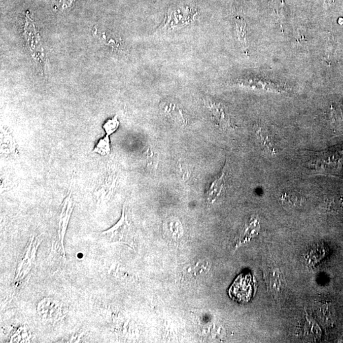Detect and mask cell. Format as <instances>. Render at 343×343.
<instances>
[{"label":"cell","mask_w":343,"mask_h":343,"mask_svg":"<svg viewBox=\"0 0 343 343\" xmlns=\"http://www.w3.org/2000/svg\"><path fill=\"white\" fill-rule=\"evenodd\" d=\"M42 239L39 236L33 235L29 240L27 245L24 250L23 257L17 265L13 281L12 293L17 292L27 284L31 276L34 274L36 266V254Z\"/></svg>","instance_id":"obj_1"},{"label":"cell","mask_w":343,"mask_h":343,"mask_svg":"<svg viewBox=\"0 0 343 343\" xmlns=\"http://www.w3.org/2000/svg\"><path fill=\"white\" fill-rule=\"evenodd\" d=\"M73 208L74 201L72 197V191H70L61 206L57 237L52 245V249L54 251L57 253L59 257L65 259H66L65 239Z\"/></svg>","instance_id":"obj_2"},{"label":"cell","mask_w":343,"mask_h":343,"mask_svg":"<svg viewBox=\"0 0 343 343\" xmlns=\"http://www.w3.org/2000/svg\"><path fill=\"white\" fill-rule=\"evenodd\" d=\"M103 236L111 243H122L134 248V241L133 230L130 224L125 206L119 221L109 230L103 232Z\"/></svg>","instance_id":"obj_3"},{"label":"cell","mask_w":343,"mask_h":343,"mask_svg":"<svg viewBox=\"0 0 343 343\" xmlns=\"http://www.w3.org/2000/svg\"><path fill=\"white\" fill-rule=\"evenodd\" d=\"M36 309L41 319L50 324H56L62 320L66 314L63 303L51 298H45L39 301Z\"/></svg>","instance_id":"obj_4"},{"label":"cell","mask_w":343,"mask_h":343,"mask_svg":"<svg viewBox=\"0 0 343 343\" xmlns=\"http://www.w3.org/2000/svg\"><path fill=\"white\" fill-rule=\"evenodd\" d=\"M228 175V164L226 163L223 171L212 182L206 193V202L208 205H214L223 197Z\"/></svg>","instance_id":"obj_5"},{"label":"cell","mask_w":343,"mask_h":343,"mask_svg":"<svg viewBox=\"0 0 343 343\" xmlns=\"http://www.w3.org/2000/svg\"><path fill=\"white\" fill-rule=\"evenodd\" d=\"M248 275L240 276L230 289V294L233 299L239 302H245L250 300L252 294V283Z\"/></svg>","instance_id":"obj_6"},{"label":"cell","mask_w":343,"mask_h":343,"mask_svg":"<svg viewBox=\"0 0 343 343\" xmlns=\"http://www.w3.org/2000/svg\"><path fill=\"white\" fill-rule=\"evenodd\" d=\"M116 176L115 171L111 167H108L104 179L96 189L94 195L99 202L108 201L115 187Z\"/></svg>","instance_id":"obj_7"},{"label":"cell","mask_w":343,"mask_h":343,"mask_svg":"<svg viewBox=\"0 0 343 343\" xmlns=\"http://www.w3.org/2000/svg\"><path fill=\"white\" fill-rule=\"evenodd\" d=\"M160 109L167 118L179 126L186 125L187 119L185 114L181 107L175 103L172 102H163L160 105Z\"/></svg>","instance_id":"obj_8"},{"label":"cell","mask_w":343,"mask_h":343,"mask_svg":"<svg viewBox=\"0 0 343 343\" xmlns=\"http://www.w3.org/2000/svg\"><path fill=\"white\" fill-rule=\"evenodd\" d=\"M206 105L209 110L211 116L215 124L222 127L230 126V119L221 105L211 101H207L206 103Z\"/></svg>","instance_id":"obj_9"},{"label":"cell","mask_w":343,"mask_h":343,"mask_svg":"<svg viewBox=\"0 0 343 343\" xmlns=\"http://www.w3.org/2000/svg\"><path fill=\"white\" fill-rule=\"evenodd\" d=\"M159 157L157 153L153 152L150 149L144 153L142 158L143 170L149 175L154 174L157 170Z\"/></svg>","instance_id":"obj_10"},{"label":"cell","mask_w":343,"mask_h":343,"mask_svg":"<svg viewBox=\"0 0 343 343\" xmlns=\"http://www.w3.org/2000/svg\"><path fill=\"white\" fill-rule=\"evenodd\" d=\"M1 135V151L6 155H18L16 142L7 129H3Z\"/></svg>","instance_id":"obj_11"},{"label":"cell","mask_w":343,"mask_h":343,"mask_svg":"<svg viewBox=\"0 0 343 343\" xmlns=\"http://www.w3.org/2000/svg\"><path fill=\"white\" fill-rule=\"evenodd\" d=\"M257 134L265 150L271 155H275L276 152L275 146L269 134L266 133L262 129L257 130Z\"/></svg>","instance_id":"obj_12"},{"label":"cell","mask_w":343,"mask_h":343,"mask_svg":"<svg viewBox=\"0 0 343 343\" xmlns=\"http://www.w3.org/2000/svg\"><path fill=\"white\" fill-rule=\"evenodd\" d=\"M109 136L105 134V137L99 140L95 148L94 149V153H98L101 156L109 155L110 151H111Z\"/></svg>","instance_id":"obj_13"},{"label":"cell","mask_w":343,"mask_h":343,"mask_svg":"<svg viewBox=\"0 0 343 343\" xmlns=\"http://www.w3.org/2000/svg\"><path fill=\"white\" fill-rule=\"evenodd\" d=\"M236 26L237 34L240 41L242 44L243 47H247V41H246L245 23L242 18L237 17L236 18Z\"/></svg>","instance_id":"obj_14"},{"label":"cell","mask_w":343,"mask_h":343,"mask_svg":"<svg viewBox=\"0 0 343 343\" xmlns=\"http://www.w3.org/2000/svg\"><path fill=\"white\" fill-rule=\"evenodd\" d=\"M120 122L118 120L117 116H114L113 118L109 119L103 125V129H104L105 134L111 136L114 133H115L116 130L119 127Z\"/></svg>","instance_id":"obj_15"},{"label":"cell","mask_w":343,"mask_h":343,"mask_svg":"<svg viewBox=\"0 0 343 343\" xmlns=\"http://www.w3.org/2000/svg\"><path fill=\"white\" fill-rule=\"evenodd\" d=\"M73 0H59V6L62 9L69 7L71 6Z\"/></svg>","instance_id":"obj_16"}]
</instances>
